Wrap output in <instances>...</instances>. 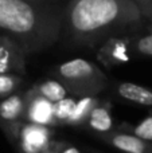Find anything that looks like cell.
I'll list each match as a JSON object with an SVG mask.
<instances>
[{"label": "cell", "instance_id": "cell-1", "mask_svg": "<svg viewBox=\"0 0 152 153\" xmlns=\"http://www.w3.org/2000/svg\"><path fill=\"white\" fill-rule=\"evenodd\" d=\"M144 15L133 0H72L62 26L74 42L96 45L136 30Z\"/></svg>", "mask_w": 152, "mask_h": 153}, {"label": "cell", "instance_id": "cell-2", "mask_svg": "<svg viewBox=\"0 0 152 153\" xmlns=\"http://www.w3.org/2000/svg\"><path fill=\"white\" fill-rule=\"evenodd\" d=\"M62 18L28 0H0V35L15 40L26 54L51 46L59 36Z\"/></svg>", "mask_w": 152, "mask_h": 153}, {"label": "cell", "instance_id": "cell-3", "mask_svg": "<svg viewBox=\"0 0 152 153\" xmlns=\"http://www.w3.org/2000/svg\"><path fill=\"white\" fill-rule=\"evenodd\" d=\"M57 73L72 89L78 90L80 93L81 90H98L105 83L104 74L93 63L81 58L62 63L57 69Z\"/></svg>", "mask_w": 152, "mask_h": 153}, {"label": "cell", "instance_id": "cell-4", "mask_svg": "<svg viewBox=\"0 0 152 153\" xmlns=\"http://www.w3.org/2000/svg\"><path fill=\"white\" fill-rule=\"evenodd\" d=\"M24 55L26 53L15 40L0 35V74L24 73Z\"/></svg>", "mask_w": 152, "mask_h": 153}, {"label": "cell", "instance_id": "cell-5", "mask_svg": "<svg viewBox=\"0 0 152 153\" xmlns=\"http://www.w3.org/2000/svg\"><path fill=\"white\" fill-rule=\"evenodd\" d=\"M50 137L51 132L46 128V125H26L19 134L22 151L24 153H42L43 149L48 145Z\"/></svg>", "mask_w": 152, "mask_h": 153}, {"label": "cell", "instance_id": "cell-6", "mask_svg": "<svg viewBox=\"0 0 152 153\" xmlns=\"http://www.w3.org/2000/svg\"><path fill=\"white\" fill-rule=\"evenodd\" d=\"M123 38L124 36H112L105 40V45L102 46L101 51H100V59L105 65H118L129 61V42Z\"/></svg>", "mask_w": 152, "mask_h": 153}, {"label": "cell", "instance_id": "cell-7", "mask_svg": "<svg viewBox=\"0 0 152 153\" xmlns=\"http://www.w3.org/2000/svg\"><path fill=\"white\" fill-rule=\"evenodd\" d=\"M27 116H28L30 121L32 124H39V125H51L55 122L53 113V102L46 100L42 95H37L34 100L31 101L27 110Z\"/></svg>", "mask_w": 152, "mask_h": 153}, {"label": "cell", "instance_id": "cell-8", "mask_svg": "<svg viewBox=\"0 0 152 153\" xmlns=\"http://www.w3.org/2000/svg\"><path fill=\"white\" fill-rule=\"evenodd\" d=\"M108 141L115 148L125 153H147L148 144L137 136L125 134V133H115L109 136Z\"/></svg>", "mask_w": 152, "mask_h": 153}, {"label": "cell", "instance_id": "cell-9", "mask_svg": "<svg viewBox=\"0 0 152 153\" xmlns=\"http://www.w3.org/2000/svg\"><path fill=\"white\" fill-rule=\"evenodd\" d=\"M117 93L120 97L127 101L139 103V105L152 106V91L143 86L131 83V82H124L118 85Z\"/></svg>", "mask_w": 152, "mask_h": 153}, {"label": "cell", "instance_id": "cell-10", "mask_svg": "<svg viewBox=\"0 0 152 153\" xmlns=\"http://www.w3.org/2000/svg\"><path fill=\"white\" fill-rule=\"evenodd\" d=\"M24 109L23 98L20 95H10L0 103V118L4 122H13L22 116Z\"/></svg>", "mask_w": 152, "mask_h": 153}, {"label": "cell", "instance_id": "cell-11", "mask_svg": "<svg viewBox=\"0 0 152 153\" xmlns=\"http://www.w3.org/2000/svg\"><path fill=\"white\" fill-rule=\"evenodd\" d=\"M112 117L107 108L102 106H94L89 113V126L96 132L108 133L112 129Z\"/></svg>", "mask_w": 152, "mask_h": 153}, {"label": "cell", "instance_id": "cell-12", "mask_svg": "<svg viewBox=\"0 0 152 153\" xmlns=\"http://www.w3.org/2000/svg\"><path fill=\"white\" fill-rule=\"evenodd\" d=\"M97 106V100L93 97H85L82 100H80L78 102H75V108L73 111L72 117L69 118L67 124L70 125H78L82 124L86 118H88L89 113L92 111V109Z\"/></svg>", "mask_w": 152, "mask_h": 153}, {"label": "cell", "instance_id": "cell-13", "mask_svg": "<svg viewBox=\"0 0 152 153\" xmlns=\"http://www.w3.org/2000/svg\"><path fill=\"white\" fill-rule=\"evenodd\" d=\"M39 94L54 103V102H57V101L66 97L67 89L62 83H59V82L48 79V81L43 82L39 86Z\"/></svg>", "mask_w": 152, "mask_h": 153}, {"label": "cell", "instance_id": "cell-14", "mask_svg": "<svg viewBox=\"0 0 152 153\" xmlns=\"http://www.w3.org/2000/svg\"><path fill=\"white\" fill-rule=\"evenodd\" d=\"M75 108V101L73 98H62L53 103V113L57 122H66L72 117Z\"/></svg>", "mask_w": 152, "mask_h": 153}, {"label": "cell", "instance_id": "cell-15", "mask_svg": "<svg viewBox=\"0 0 152 153\" xmlns=\"http://www.w3.org/2000/svg\"><path fill=\"white\" fill-rule=\"evenodd\" d=\"M135 50L142 55L152 56V24L148 26V32L135 40Z\"/></svg>", "mask_w": 152, "mask_h": 153}, {"label": "cell", "instance_id": "cell-16", "mask_svg": "<svg viewBox=\"0 0 152 153\" xmlns=\"http://www.w3.org/2000/svg\"><path fill=\"white\" fill-rule=\"evenodd\" d=\"M20 82H22V79L18 75L0 74V97L12 93L19 86Z\"/></svg>", "mask_w": 152, "mask_h": 153}, {"label": "cell", "instance_id": "cell-17", "mask_svg": "<svg viewBox=\"0 0 152 153\" xmlns=\"http://www.w3.org/2000/svg\"><path fill=\"white\" fill-rule=\"evenodd\" d=\"M135 136L140 137L144 141H152V116L144 118L133 129Z\"/></svg>", "mask_w": 152, "mask_h": 153}, {"label": "cell", "instance_id": "cell-18", "mask_svg": "<svg viewBox=\"0 0 152 153\" xmlns=\"http://www.w3.org/2000/svg\"><path fill=\"white\" fill-rule=\"evenodd\" d=\"M133 1L140 8L144 18L152 19V0H133Z\"/></svg>", "mask_w": 152, "mask_h": 153}, {"label": "cell", "instance_id": "cell-19", "mask_svg": "<svg viewBox=\"0 0 152 153\" xmlns=\"http://www.w3.org/2000/svg\"><path fill=\"white\" fill-rule=\"evenodd\" d=\"M61 153H81V152L78 151L77 148H66V149H63Z\"/></svg>", "mask_w": 152, "mask_h": 153}, {"label": "cell", "instance_id": "cell-20", "mask_svg": "<svg viewBox=\"0 0 152 153\" xmlns=\"http://www.w3.org/2000/svg\"><path fill=\"white\" fill-rule=\"evenodd\" d=\"M28 1H32V3H42V1H45V0H28Z\"/></svg>", "mask_w": 152, "mask_h": 153}]
</instances>
